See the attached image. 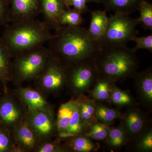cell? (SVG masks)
Instances as JSON below:
<instances>
[{
    "mask_svg": "<svg viewBox=\"0 0 152 152\" xmlns=\"http://www.w3.org/2000/svg\"><path fill=\"white\" fill-rule=\"evenodd\" d=\"M52 56L65 66L92 59L100 48L86 28L62 26L49 41Z\"/></svg>",
    "mask_w": 152,
    "mask_h": 152,
    "instance_id": "6da1fadb",
    "label": "cell"
},
{
    "mask_svg": "<svg viewBox=\"0 0 152 152\" xmlns=\"http://www.w3.org/2000/svg\"><path fill=\"white\" fill-rule=\"evenodd\" d=\"M5 26L1 37L12 58L43 46L53 35L43 21L36 19Z\"/></svg>",
    "mask_w": 152,
    "mask_h": 152,
    "instance_id": "7a4b0ae2",
    "label": "cell"
},
{
    "mask_svg": "<svg viewBox=\"0 0 152 152\" xmlns=\"http://www.w3.org/2000/svg\"><path fill=\"white\" fill-rule=\"evenodd\" d=\"M136 53L126 46L100 49L93 58L99 78L114 83L134 76L139 66Z\"/></svg>",
    "mask_w": 152,
    "mask_h": 152,
    "instance_id": "3957f363",
    "label": "cell"
},
{
    "mask_svg": "<svg viewBox=\"0 0 152 152\" xmlns=\"http://www.w3.org/2000/svg\"><path fill=\"white\" fill-rule=\"evenodd\" d=\"M12 63V78L25 81L37 77L52 58L49 49L43 46L15 57Z\"/></svg>",
    "mask_w": 152,
    "mask_h": 152,
    "instance_id": "277c9868",
    "label": "cell"
},
{
    "mask_svg": "<svg viewBox=\"0 0 152 152\" xmlns=\"http://www.w3.org/2000/svg\"><path fill=\"white\" fill-rule=\"evenodd\" d=\"M108 20L105 33L98 42L100 49L126 46L137 34L136 28L140 24L138 19L121 14L115 13Z\"/></svg>",
    "mask_w": 152,
    "mask_h": 152,
    "instance_id": "5b68a950",
    "label": "cell"
},
{
    "mask_svg": "<svg viewBox=\"0 0 152 152\" xmlns=\"http://www.w3.org/2000/svg\"><path fill=\"white\" fill-rule=\"evenodd\" d=\"M66 66L67 81L78 94L86 91L99 78L93 59Z\"/></svg>",
    "mask_w": 152,
    "mask_h": 152,
    "instance_id": "8992f818",
    "label": "cell"
},
{
    "mask_svg": "<svg viewBox=\"0 0 152 152\" xmlns=\"http://www.w3.org/2000/svg\"><path fill=\"white\" fill-rule=\"evenodd\" d=\"M38 77L44 88L50 91H58L67 82L66 66L52 56L48 64Z\"/></svg>",
    "mask_w": 152,
    "mask_h": 152,
    "instance_id": "52a82bcc",
    "label": "cell"
},
{
    "mask_svg": "<svg viewBox=\"0 0 152 152\" xmlns=\"http://www.w3.org/2000/svg\"><path fill=\"white\" fill-rule=\"evenodd\" d=\"M10 23L35 19L41 13L40 0H8Z\"/></svg>",
    "mask_w": 152,
    "mask_h": 152,
    "instance_id": "ba28073f",
    "label": "cell"
},
{
    "mask_svg": "<svg viewBox=\"0 0 152 152\" xmlns=\"http://www.w3.org/2000/svg\"><path fill=\"white\" fill-rule=\"evenodd\" d=\"M40 5L45 23L50 30L58 31L62 27L59 23L60 17L66 10L63 0H40Z\"/></svg>",
    "mask_w": 152,
    "mask_h": 152,
    "instance_id": "9c48e42d",
    "label": "cell"
},
{
    "mask_svg": "<svg viewBox=\"0 0 152 152\" xmlns=\"http://www.w3.org/2000/svg\"><path fill=\"white\" fill-rule=\"evenodd\" d=\"M123 128L127 137L133 138L140 134L144 130L146 119L143 114L137 109H131L123 118Z\"/></svg>",
    "mask_w": 152,
    "mask_h": 152,
    "instance_id": "30bf717a",
    "label": "cell"
},
{
    "mask_svg": "<svg viewBox=\"0 0 152 152\" xmlns=\"http://www.w3.org/2000/svg\"><path fill=\"white\" fill-rule=\"evenodd\" d=\"M137 90L141 99L146 104L151 105L152 103V72L148 68L134 75Z\"/></svg>",
    "mask_w": 152,
    "mask_h": 152,
    "instance_id": "8fae6325",
    "label": "cell"
},
{
    "mask_svg": "<svg viewBox=\"0 0 152 152\" xmlns=\"http://www.w3.org/2000/svg\"><path fill=\"white\" fill-rule=\"evenodd\" d=\"M91 15L89 28L87 29L90 37L99 42L105 33L108 24V18L106 10L89 11Z\"/></svg>",
    "mask_w": 152,
    "mask_h": 152,
    "instance_id": "7c38bea8",
    "label": "cell"
},
{
    "mask_svg": "<svg viewBox=\"0 0 152 152\" xmlns=\"http://www.w3.org/2000/svg\"><path fill=\"white\" fill-rule=\"evenodd\" d=\"M144 0H98V3L104 7L105 10L115 13L129 15L138 10Z\"/></svg>",
    "mask_w": 152,
    "mask_h": 152,
    "instance_id": "4fadbf2b",
    "label": "cell"
},
{
    "mask_svg": "<svg viewBox=\"0 0 152 152\" xmlns=\"http://www.w3.org/2000/svg\"><path fill=\"white\" fill-rule=\"evenodd\" d=\"M31 117L32 126L39 135L46 136L51 133L53 124L51 118L44 110L32 111Z\"/></svg>",
    "mask_w": 152,
    "mask_h": 152,
    "instance_id": "5bb4252c",
    "label": "cell"
},
{
    "mask_svg": "<svg viewBox=\"0 0 152 152\" xmlns=\"http://www.w3.org/2000/svg\"><path fill=\"white\" fill-rule=\"evenodd\" d=\"M8 50L0 36V80L4 86L12 78V63Z\"/></svg>",
    "mask_w": 152,
    "mask_h": 152,
    "instance_id": "9a60e30c",
    "label": "cell"
},
{
    "mask_svg": "<svg viewBox=\"0 0 152 152\" xmlns=\"http://www.w3.org/2000/svg\"><path fill=\"white\" fill-rule=\"evenodd\" d=\"M20 93L31 110H44L46 108L47 102L37 91L31 89L24 88L21 89Z\"/></svg>",
    "mask_w": 152,
    "mask_h": 152,
    "instance_id": "2e32d148",
    "label": "cell"
},
{
    "mask_svg": "<svg viewBox=\"0 0 152 152\" xmlns=\"http://www.w3.org/2000/svg\"><path fill=\"white\" fill-rule=\"evenodd\" d=\"M19 117V110L12 102L6 99L0 102V121L3 124H12L18 121Z\"/></svg>",
    "mask_w": 152,
    "mask_h": 152,
    "instance_id": "e0dca14e",
    "label": "cell"
},
{
    "mask_svg": "<svg viewBox=\"0 0 152 152\" xmlns=\"http://www.w3.org/2000/svg\"><path fill=\"white\" fill-rule=\"evenodd\" d=\"M79 103L80 115L82 122L86 128L90 126L96 121V104L95 101L86 99L83 101L79 102Z\"/></svg>",
    "mask_w": 152,
    "mask_h": 152,
    "instance_id": "ac0fdd59",
    "label": "cell"
},
{
    "mask_svg": "<svg viewBox=\"0 0 152 152\" xmlns=\"http://www.w3.org/2000/svg\"><path fill=\"white\" fill-rule=\"evenodd\" d=\"M74 101L63 104L60 107L58 114L57 127L59 132L65 131L69 126L73 112Z\"/></svg>",
    "mask_w": 152,
    "mask_h": 152,
    "instance_id": "d6986e66",
    "label": "cell"
},
{
    "mask_svg": "<svg viewBox=\"0 0 152 152\" xmlns=\"http://www.w3.org/2000/svg\"><path fill=\"white\" fill-rule=\"evenodd\" d=\"M86 129L80 115V103L76 101L74 102L73 112L69 124L65 132L78 136L84 132Z\"/></svg>",
    "mask_w": 152,
    "mask_h": 152,
    "instance_id": "ffe728a7",
    "label": "cell"
},
{
    "mask_svg": "<svg viewBox=\"0 0 152 152\" xmlns=\"http://www.w3.org/2000/svg\"><path fill=\"white\" fill-rule=\"evenodd\" d=\"M121 116V113L115 109L102 104H96V118L104 124H111Z\"/></svg>",
    "mask_w": 152,
    "mask_h": 152,
    "instance_id": "44dd1931",
    "label": "cell"
},
{
    "mask_svg": "<svg viewBox=\"0 0 152 152\" xmlns=\"http://www.w3.org/2000/svg\"><path fill=\"white\" fill-rule=\"evenodd\" d=\"M112 83H113L108 80L99 78L92 93L94 97L100 101H107L110 99L113 89L111 87Z\"/></svg>",
    "mask_w": 152,
    "mask_h": 152,
    "instance_id": "7402d4cb",
    "label": "cell"
},
{
    "mask_svg": "<svg viewBox=\"0 0 152 152\" xmlns=\"http://www.w3.org/2000/svg\"><path fill=\"white\" fill-rule=\"evenodd\" d=\"M83 22L82 14L73 8L66 9L61 15L59 20V23L61 26H78Z\"/></svg>",
    "mask_w": 152,
    "mask_h": 152,
    "instance_id": "603a6c76",
    "label": "cell"
},
{
    "mask_svg": "<svg viewBox=\"0 0 152 152\" xmlns=\"http://www.w3.org/2000/svg\"><path fill=\"white\" fill-rule=\"evenodd\" d=\"M138 10L140 13L138 19L140 24L145 30L152 31V5L144 0L141 3Z\"/></svg>",
    "mask_w": 152,
    "mask_h": 152,
    "instance_id": "cb8c5ba5",
    "label": "cell"
},
{
    "mask_svg": "<svg viewBox=\"0 0 152 152\" xmlns=\"http://www.w3.org/2000/svg\"><path fill=\"white\" fill-rule=\"evenodd\" d=\"M17 135L19 142L26 148H31L34 145V136L26 125H22L19 127L17 130Z\"/></svg>",
    "mask_w": 152,
    "mask_h": 152,
    "instance_id": "d4e9b609",
    "label": "cell"
},
{
    "mask_svg": "<svg viewBox=\"0 0 152 152\" xmlns=\"http://www.w3.org/2000/svg\"><path fill=\"white\" fill-rule=\"evenodd\" d=\"M72 142V148L75 151L90 152L96 150L97 146L94 143L86 136H76Z\"/></svg>",
    "mask_w": 152,
    "mask_h": 152,
    "instance_id": "484cf974",
    "label": "cell"
},
{
    "mask_svg": "<svg viewBox=\"0 0 152 152\" xmlns=\"http://www.w3.org/2000/svg\"><path fill=\"white\" fill-rule=\"evenodd\" d=\"M126 134L123 128H114L109 130L107 137L112 147L119 148L122 146L127 139Z\"/></svg>",
    "mask_w": 152,
    "mask_h": 152,
    "instance_id": "4316f807",
    "label": "cell"
},
{
    "mask_svg": "<svg viewBox=\"0 0 152 152\" xmlns=\"http://www.w3.org/2000/svg\"><path fill=\"white\" fill-rule=\"evenodd\" d=\"M90 127L86 137L97 141L103 140L107 137L109 130L103 125L95 121Z\"/></svg>",
    "mask_w": 152,
    "mask_h": 152,
    "instance_id": "83f0119b",
    "label": "cell"
},
{
    "mask_svg": "<svg viewBox=\"0 0 152 152\" xmlns=\"http://www.w3.org/2000/svg\"><path fill=\"white\" fill-rule=\"evenodd\" d=\"M110 99L117 105H130L133 103V100L130 95L116 87L112 89Z\"/></svg>",
    "mask_w": 152,
    "mask_h": 152,
    "instance_id": "f1b7e54d",
    "label": "cell"
},
{
    "mask_svg": "<svg viewBox=\"0 0 152 152\" xmlns=\"http://www.w3.org/2000/svg\"><path fill=\"white\" fill-rule=\"evenodd\" d=\"M136 43V46L133 48L134 50L137 52L139 49H145L152 52V35L138 37L135 35L132 39Z\"/></svg>",
    "mask_w": 152,
    "mask_h": 152,
    "instance_id": "f546056e",
    "label": "cell"
},
{
    "mask_svg": "<svg viewBox=\"0 0 152 152\" xmlns=\"http://www.w3.org/2000/svg\"><path fill=\"white\" fill-rule=\"evenodd\" d=\"M138 149L143 151H151L152 150V132L151 130L148 131L142 136L139 141Z\"/></svg>",
    "mask_w": 152,
    "mask_h": 152,
    "instance_id": "4dcf8cb0",
    "label": "cell"
},
{
    "mask_svg": "<svg viewBox=\"0 0 152 152\" xmlns=\"http://www.w3.org/2000/svg\"><path fill=\"white\" fill-rule=\"evenodd\" d=\"M9 23V6L8 0H0V26H6Z\"/></svg>",
    "mask_w": 152,
    "mask_h": 152,
    "instance_id": "1f68e13d",
    "label": "cell"
},
{
    "mask_svg": "<svg viewBox=\"0 0 152 152\" xmlns=\"http://www.w3.org/2000/svg\"><path fill=\"white\" fill-rule=\"evenodd\" d=\"M89 2L98 3V0H72L71 6L73 9L78 11L80 13H85L89 10L87 6V4Z\"/></svg>",
    "mask_w": 152,
    "mask_h": 152,
    "instance_id": "d6a6232c",
    "label": "cell"
},
{
    "mask_svg": "<svg viewBox=\"0 0 152 152\" xmlns=\"http://www.w3.org/2000/svg\"><path fill=\"white\" fill-rule=\"evenodd\" d=\"M10 145V140L8 136L5 132L0 129V152L7 151Z\"/></svg>",
    "mask_w": 152,
    "mask_h": 152,
    "instance_id": "836d02e7",
    "label": "cell"
},
{
    "mask_svg": "<svg viewBox=\"0 0 152 152\" xmlns=\"http://www.w3.org/2000/svg\"><path fill=\"white\" fill-rule=\"evenodd\" d=\"M57 147L54 144L48 143L45 144L40 148L38 151L39 152H52L57 150Z\"/></svg>",
    "mask_w": 152,
    "mask_h": 152,
    "instance_id": "e575fe53",
    "label": "cell"
},
{
    "mask_svg": "<svg viewBox=\"0 0 152 152\" xmlns=\"http://www.w3.org/2000/svg\"><path fill=\"white\" fill-rule=\"evenodd\" d=\"M59 137L62 138H66L70 137H73L77 136L74 134L72 133L67 132L65 131H63V132H60Z\"/></svg>",
    "mask_w": 152,
    "mask_h": 152,
    "instance_id": "d590c367",
    "label": "cell"
},
{
    "mask_svg": "<svg viewBox=\"0 0 152 152\" xmlns=\"http://www.w3.org/2000/svg\"><path fill=\"white\" fill-rule=\"evenodd\" d=\"M63 1L66 6V10L71 8L72 0H63Z\"/></svg>",
    "mask_w": 152,
    "mask_h": 152,
    "instance_id": "8d00e7d4",
    "label": "cell"
}]
</instances>
